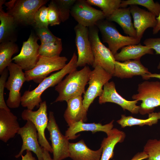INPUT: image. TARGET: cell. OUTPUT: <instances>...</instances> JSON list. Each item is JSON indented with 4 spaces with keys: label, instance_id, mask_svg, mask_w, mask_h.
<instances>
[{
    "label": "cell",
    "instance_id": "cell-13",
    "mask_svg": "<svg viewBox=\"0 0 160 160\" xmlns=\"http://www.w3.org/2000/svg\"><path fill=\"white\" fill-rule=\"evenodd\" d=\"M70 14L78 24L88 28L96 25L98 22L105 18L101 10L95 9L84 0H76Z\"/></svg>",
    "mask_w": 160,
    "mask_h": 160
},
{
    "label": "cell",
    "instance_id": "cell-28",
    "mask_svg": "<svg viewBox=\"0 0 160 160\" xmlns=\"http://www.w3.org/2000/svg\"><path fill=\"white\" fill-rule=\"evenodd\" d=\"M15 42H4L0 44V74L12 63V55L19 51Z\"/></svg>",
    "mask_w": 160,
    "mask_h": 160
},
{
    "label": "cell",
    "instance_id": "cell-4",
    "mask_svg": "<svg viewBox=\"0 0 160 160\" xmlns=\"http://www.w3.org/2000/svg\"><path fill=\"white\" fill-rule=\"evenodd\" d=\"M96 26L100 32L103 42L108 44L114 55L125 46L140 43V40L137 38L121 34L114 25L106 19L99 21Z\"/></svg>",
    "mask_w": 160,
    "mask_h": 160
},
{
    "label": "cell",
    "instance_id": "cell-1",
    "mask_svg": "<svg viewBox=\"0 0 160 160\" xmlns=\"http://www.w3.org/2000/svg\"><path fill=\"white\" fill-rule=\"evenodd\" d=\"M77 58L75 52L63 68L46 78L34 89L25 91L21 97L22 106L31 110H33L35 107L39 108L42 102L41 96L42 93L48 88L57 85L66 75L77 70Z\"/></svg>",
    "mask_w": 160,
    "mask_h": 160
},
{
    "label": "cell",
    "instance_id": "cell-15",
    "mask_svg": "<svg viewBox=\"0 0 160 160\" xmlns=\"http://www.w3.org/2000/svg\"><path fill=\"white\" fill-rule=\"evenodd\" d=\"M17 134L21 136L23 144L21 150L15 157H19L24 151L28 150L35 153L38 160H43V148L39 143L37 132L34 124L30 121H27L25 124L20 128Z\"/></svg>",
    "mask_w": 160,
    "mask_h": 160
},
{
    "label": "cell",
    "instance_id": "cell-16",
    "mask_svg": "<svg viewBox=\"0 0 160 160\" xmlns=\"http://www.w3.org/2000/svg\"><path fill=\"white\" fill-rule=\"evenodd\" d=\"M100 104L106 102L116 103L121 106L124 110H127L134 114L139 113L140 106L136 104L138 101L135 100L128 101L123 98L117 92L113 81L108 82L104 86L102 94L99 97Z\"/></svg>",
    "mask_w": 160,
    "mask_h": 160
},
{
    "label": "cell",
    "instance_id": "cell-36",
    "mask_svg": "<svg viewBox=\"0 0 160 160\" xmlns=\"http://www.w3.org/2000/svg\"><path fill=\"white\" fill-rule=\"evenodd\" d=\"M36 35L41 43H46L57 41L61 39L54 35L48 28H35Z\"/></svg>",
    "mask_w": 160,
    "mask_h": 160
},
{
    "label": "cell",
    "instance_id": "cell-19",
    "mask_svg": "<svg viewBox=\"0 0 160 160\" xmlns=\"http://www.w3.org/2000/svg\"><path fill=\"white\" fill-rule=\"evenodd\" d=\"M150 73L140 60H130L123 62L116 61L112 76L121 79L128 78Z\"/></svg>",
    "mask_w": 160,
    "mask_h": 160
},
{
    "label": "cell",
    "instance_id": "cell-40",
    "mask_svg": "<svg viewBox=\"0 0 160 160\" xmlns=\"http://www.w3.org/2000/svg\"><path fill=\"white\" fill-rule=\"evenodd\" d=\"M21 160H36L35 157H33L31 151L26 150V153L24 155H21Z\"/></svg>",
    "mask_w": 160,
    "mask_h": 160
},
{
    "label": "cell",
    "instance_id": "cell-10",
    "mask_svg": "<svg viewBox=\"0 0 160 160\" xmlns=\"http://www.w3.org/2000/svg\"><path fill=\"white\" fill-rule=\"evenodd\" d=\"M91 71L88 83L89 87L84 94L83 105L87 111L96 98L101 96L103 87L112 78V76L99 66Z\"/></svg>",
    "mask_w": 160,
    "mask_h": 160
},
{
    "label": "cell",
    "instance_id": "cell-37",
    "mask_svg": "<svg viewBox=\"0 0 160 160\" xmlns=\"http://www.w3.org/2000/svg\"><path fill=\"white\" fill-rule=\"evenodd\" d=\"M8 70L7 68L5 69L0 77V109H3L9 111L10 110L5 103L4 98V90L6 82L8 76Z\"/></svg>",
    "mask_w": 160,
    "mask_h": 160
},
{
    "label": "cell",
    "instance_id": "cell-12",
    "mask_svg": "<svg viewBox=\"0 0 160 160\" xmlns=\"http://www.w3.org/2000/svg\"><path fill=\"white\" fill-rule=\"evenodd\" d=\"M39 39L31 32L28 40L23 42L19 54L12 58L15 63L20 67L25 72L33 69L39 57Z\"/></svg>",
    "mask_w": 160,
    "mask_h": 160
},
{
    "label": "cell",
    "instance_id": "cell-5",
    "mask_svg": "<svg viewBox=\"0 0 160 160\" xmlns=\"http://www.w3.org/2000/svg\"><path fill=\"white\" fill-rule=\"evenodd\" d=\"M89 28V39L94 59L92 66L94 68L99 66L112 76L116 61L114 55L101 42L98 35L99 30L96 26Z\"/></svg>",
    "mask_w": 160,
    "mask_h": 160
},
{
    "label": "cell",
    "instance_id": "cell-24",
    "mask_svg": "<svg viewBox=\"0 0 160 160\" xmlns=\"http://www.w3.org/2000/svg\"><path fill=\"white\" fill-rule=\"evenodd\" d=\"M131 15L129 7L119 8L106 19L117 23L127 36L137 38L136 32L132 22Z\"/></svg>",
    "mask_w": 160,
    "mask_h": 160
},
{
    "label": "cell",
    "instance_id": "cell-18",
    "mask_svg": "<svg viewBox=\"0 0 160 160\" xmlns=\"http://www.w3.org/2000/svg\"><path fill=\"white\" fill-rule=\"evenodd\" d=\"M82 96L72 97L66 102L67 106L64 117L68 126L76 122H86L87 120V111L83 104Z\"/></svg>",
    "mask_w": 160,
    "mask_h": 160
},
{
    "label": "cell",
    "instance_id": "cell-32",
    "mask_svg": "<svg viewBox=\"0 0 160 160\" xmlns=\"http://www.w3.org/2000/svg\"><path fill=\"white\" fill-rule=\"evenodd\" d=\"M143 151L148 155V160H160V139L148 140Z\"/></svg>",
    "mask_w": 160,
    "mask_h": 160
},
{
    "label": "cell",
    "instance_id": "cell-14",
    "mask_svg": "<svg viewBox=\"0 0 160 160\" xmlns=\"http://www.w3.org/2000/svg\"><path fill=\"white\" fill-rule=\"evenodd\" d=\"M74 30L78 52L77 66L84 67L87 65L92 66L94 59L89 39V29L78 24Z\"/></svg>",
    "mask_w": 160,
    "mask_h": 160
},
{
    "label": "cell",
    "instance_id": "cell-27",
    "mask_svg": "<svg viewBox=\"0 0 160 160\" xmlns=\"http://www.w3.org/2000/svg\"><path fill=\"white\" fill-rule=\"evenodd\" d=\"M160 119V112H152L148 114V118L146 119H140L134 118L131 116H126L122 115L120 119L117 121L121 128H124L127 126L131 127L138 125L143 126L145 125L151 126L155 124Z\"/></svg>",
    "mask_w": 160,
    "mask_h": 160
},
{
    "label": "cell",
    "instance_id": "cell-11",
    "mask_svg": "<svg viewBox=\"0 0 160 160\" xmlns=\"http://www.w3.org/2000/svg\"><path fill=\"white\" fill-rule=\"evenodd\" d=\"M47 128L51 142L53 160H63L69 157V140L62 134L52 111L49 113Z\"/></svg>",
    "mask_w": 160,
    "mask_h": 160
},
{
    "label": "cell",
    "instance_id": "cell-6",
    "mask_svg": "<svg viewBox=\"0 0 160 160\" xmlns=\"http://www.w3.org/2000/svg\"><path fill=\"white\" fill-rule=\"evenodd\" d=\"M137 91L132 98L142 101L139 110L140 114L152 113L156 107L160 106V81H144L138 85Z\"/></svg>",
    "mask_w": 160,
    "mask_h": 160
},
{
    "label": "cell",
    "instance_id": "cell-26",
    "mask_svg": "<svg viewBox=\"0 0 160 160\" xmlns=\"http://www.w3.org/2000/svg\"><path fill=\"white\" fill-rule=\"evenodd\" d=\"M153 49L142 45L140 43L137 44L130 45L121 49V51L114 55L116 61H125L133 60H140V58L146 54H153Z\"/></svg>",
    "mask_w": 160,
    "mask_h": 160
},
{
    "label": "cell",
    "instance_id": "cell-9",
    "mask_svg": "<svg viewBox=\"0 0 160 160\" xmlns=\"http://www.w3.org/2000/svg\"><path fill=\"white\" fill-rule=\"evenodd\" d=\"M47 109V103L44 101L40 103L39 109L36 111L27 109L24 110L21 117L23 120L30 121L34 124L37 132L38 140L41 146L49 152L52 153V146L45 134V130L48 122Z\"/></svg>",
    "mask_w": 160,
    "mask_h": 160
},
{
    "label": "cell",
    "instance_id": "cell-8",
    "mask_svg": "<svg viewBox=\"0 0 160 160\" xmlns=\"http://www.w3.org/2000/svg\"><path fill=\"white\" fill-rule=\"evenodd\" d=\"M7 68L9 75L6 82L5 88L9 93L6 104L9 108H16L21 104L22 96L20 90L26 81L25 73L22 69L15 63H12Z\"/></svg>",
    "mask_w": 160,
    "mask_h": 160
},
{
    "label": "cell",
    "instance_id": "cell-41",
    "mask_svg": "<svg viewBox=\"0 0 160 160\" xmlns=\"http://www.w3.org/2000/svg\"><path fill=\"white\" fill-rule=\"evenodd\" d=\"M156 24L154 28H153V33L155 34L157 33L159 31L160 33V13L159 16L156 17Z\"/></svg>",
    "mask_w": 160,
    "mask_h": 160
},
{
    "label": "cell",
    "instance_id": "cell-34",
    "mask_svg": "<svg viewBox=\"0 0 160 160\" xmlns=\"http://www.w3.org/2000/svg\"><path fill=\"white\" fill-rule=\"evenodd\" d=\"M48 7L44 5L36 12L33 18V26L36 28H48Z\"/></svg>",
    "mask_w": 160,
    "mask_h": 160
},
{
    "label": "cell",
    "instance_id": "cell-33",
    "mask_svg": "<svg viewBox=\"0 0 160 160\" xmlns=\"http://www.w3.org/2000/svg\"><path fill=\"white\" fill-rule=\"evenodd\" d=\"M58 9L61 22L69 18L71 9L76 0H53Z\"/></svg>",
    "mask_w": 160,
    "mask_h": 160
},
{
    "label": "cell",
    "instance_id": "cell-25",
    "mask_svg": "<svg viewBox=\"0 0 160 160\" xmlns=\"http://www.w3.org/2000/svg\"><path fill=\"white\" fill-rule=\"evenodd\" d=\"M104 137L101 144L102 152L100 160H110L114 156L115 145L119 143L123 142L125 137V133L116 128H113Z\"/></svg>",
    "mask_w": 160,
    "mask_h": 160
},
{
    "label": "cell",
    "instance_id": "cell-2",
    "mask_svg": "<svg viewBox=\"0 0 160 160\" xmlns=\"http://www.w3.org/2000/svg\"><path fill=\"white\" fill-rule=\"evenodd\" d=\"M91 71L86 65L80 70H76L68 74L55 87L59 95L55 102H66L72 97L84 94Z\"/></svg>",
    "mask_w": 160,
    "mask_h": 160
},
{
    "label": "cell",
    "instance_id": "cell-23",
    "mask_svg": "<svg viewBox=\"0 0 160 160\" xmlns=\"http://www.w3.org/2000/svg\"><path fill=\"white\" fill-rule=\"evenodd\" d=\"M69 157L73 160H100L102 148L96 151L89 148L83 140L75 143H69Z\"/></svg>",
    "mask_w": 160,
    "mask_h": 160
},
{
    "label": "cell",
    "instance_id": "cell-7",
    "mask_svg": "<svg viewBox=\"0 0 160 160\" xmlns=\"http://www.w3.org/2000/svg\"><path fill=\"white\" fill-rule=\"evenodd\" d=\"M67 61V58L65 56H40L35 67L24 72L26 81H33L36 83H40L51 73L63 68Z\"/></svg>",
    "mask_w": 160,
    "mask_h": 160
},
{
    "label": "cell",
    "instance_id": "cell-35",
    "mask_svg": "<svg viewBox=\"0 0 160 160\" xmlns=\"http://www.w3.org/2000/svg\"><path fill=\"white\" fill-rule=\"evenodd\" d=\"M47 7L49 25L51 26L59 25L61 22L58 9L53 0L50 1Z\"/></svg>",
    "mask_w": 160,
    "mask_h": 160
},
{
    "label": "cell",
    "instance_id": "cell-29",
    "mask_svg": "<svg viewBox=\"0 0 160 160\" xmlns=\"http://www.w3.org/2000/svg\"><path fill=\"white\" fill-rule=\"evenodd\" d=\"M86 1L91 5L95 6L100 8L106 18L120 8L122 0H87Z\"/></svg>",
    "mask_w": 160,
    "mask_h": 160
},
{
    "label": "cell",
    "instance_id": "cell-38",
    "mask_svg": "<svg viewBox=\"0 0 160 160\" xmlns=\"http://www.w3.org/2000/svg\"><path fill=\"white\" fill-rule=\"evenodd\" d=\"M143 43L145 45L155 50L156 54L160 55V38L146 39L144 41ZM157 68L160 69V62Z\"/></svg>",
    "mask_w": 160,
    "mask_h": 160
},
{
    "label": "cell",
    "instance_id": "cell-21",
    "mask_svg": "<svg viewBox=\"0 0 160 160\" xmlns=\"http://www.w3.org/2000/svg\"><path fill=\"white\" fill-rule=\"evenodd\" d=\"M113 120L110 123L103 125L101 123H85L82 121L74 123L69 126L66 131L65 135L70 140H74L79 136L76 135L79 132L84 131H90L95 133L98 132H103L108 134L113 127Z\"/></svg>",
    "mask_w": 160,
    "mask_h": 160
},
{
    "label": "cell",
    "instance_id": "cell-39",
    "mask_svg": "<svg viewBox=\"0 0 160 160\" xmlns=\"http://www.w3.org/2000/svg\"><path fill=\"white\" fill-rule=\"evenodd\" d=\"M148 156L144 151L139 152L136 154L130 160H143L147 159ZM113 160H116L113 159Z\"/></svg>",
    "mask_w": 160,
    "mask_h": 160
},
{
    "label": "cell",
    "instance_id": "cell-3",
    "mask_svg": "<svg viewBox=\"0 0 160 160\" xmlns=\"http://www.w3.org/2000/svg\"><path fill=\"white\" fill-rule=\"evenodd\" d=\"M47 0H11L5 2L7 12L17 25H32L36 11L48 1Z\"/></svg>",
    "mask_w": 160,
    "mask_h": 160
},
{
    "label": "cell",
    "instance_id": "cell-42",
    "mask_svg": "<svg viewBox=\"0 0 160 160\" xmlns=\"http://www.w3.org/2000/svg\"><path fill=\"white\" fill-rule=\"evenodd\" d=\"M143 79H149L150 78H156L160 79V74L151 73L145 74L141 76Z\"/></svg>",
    "mask_w": 160,
    "mask_h": 160
},
{
    "label": "cell",
    "instance_id": "cell-43",
    "mask_svg": "<svg viewBox=\"0 0 160 160\" xmlns=\"http://www.w3.org/2000/svg\"><path fill=\"white\" fill-rule=\"evenodd\" d=\"M43 160H53L51 157L49 152L43 148Z\"/></svg>",
    "mask_w": 160,
    "mask_h": 160
},
{
    "label": "cell",
    "instance_id": "cell-30",
    "mask_svg": "<svg viewBox=\"0 0 160 160\" xmlns=\"http://www.w3.org/2000/svg\"><path fill=\"white\" fill-rule=\"evenodd\" d=\"M61 39L57 41L41 43L39 48L40 56L53 57L59 56L62 50Z\"/></svg>",
    "mask_w": 160,
    "mask_h": 160
},
{
    "label": "cell",
    "instance_id": "cell-31",
    "mask_svg": "<svg viewBox=\"0 0 160 160\" xmlns=\"http://www.w3.org/2000/svg\"><path fill=\"white\" fill-rule=\"evenodd\" d=\"M129 5H140L146 8L148 11L158 17L160 13V4L153 0H127L121 1L120 8L127 7Z\"/></svg>",
    "mask_w": 160,
    "mask_h": 160
},
{
    "label": "cell",
    "instance_id": "cell-20",
    "mask_svg": "<svg viewBox=\"0 0 160 160\" xmlns=\"http://www.w3.org/2000/svg\"><path fill=\"white\" fill-rule=\"evenodd\" d=\"M17 116L12 113L0 109V139L7 143L13 138L20 128Z\"/></svg>",
    "mask_w": 160,
    "mask_h": 160
},
{
    "label": "cell",
    "instance_id": "cell-22",
    "mask_svg": "<svg viewBox=\"0 0 160 160\" xmlns=\"http://www.w3.org/2000/svg\"><path fill=\"white\" fill-rule=\"evenodd\" d=\"M5 0H0V43L11 41L17 39L16 28L17 25L13 17L2 9Z\"/></svg>",
    "mask_w": 160,
    "mask_h": 160
},
{
    "label": "cell",
    "instance_id": "cell-17",
    "mask_svg": "<svg viewBox=\"0 0 160 160\" xmlns=\"http://www.w3.org/2000/svg\"><path fill=\"white\" fill-rule=\"evenodd\" d=\"M130 6L133 20V25L136 32L137 38L141 40L147 28L155 27L157 23L156 17L152 13L142 9L137 5Z\"/></svg>",
    "mask_w": 160,
    "mask_h": 160
}]
</instances>
